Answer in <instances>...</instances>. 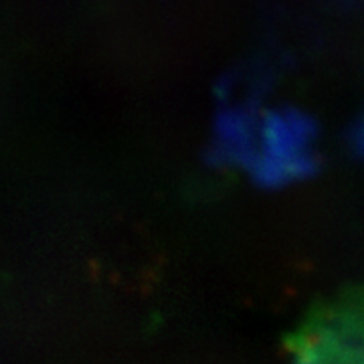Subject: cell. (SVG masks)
Here are the masks:
<instances>
[{"label": "cell", "instance_id": "obj_1", "mask_svg": "<svg viewBox=\"0 0 364 364\" xmlns=\"http://www.w3.org/2000/svg\"><path fill=\"white\" fill-rule=\"evenodd\" d=\"M352 140H354V144H356V150L364 154V114L360 116V119L356 122V128H354V136H352Z\"/></svg>", "mask_w": 364, "mask_h": 364}]
</instances>
